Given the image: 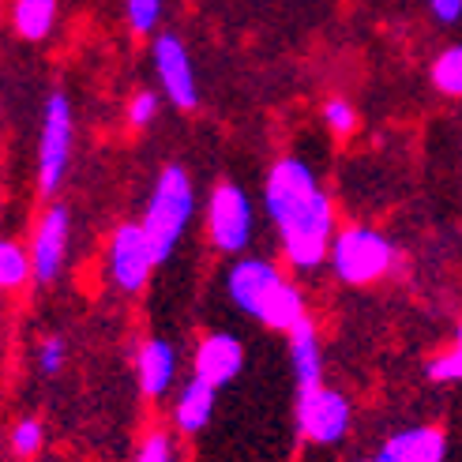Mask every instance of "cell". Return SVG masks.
Segmentation results:
<instances>
[{"mask_svg": "<svg viewBox=\"0 0 462 462\" xmlns=\"http://www.w3.org/2000/svg\"><path fill=\"white\" fill-rule=\"evenodd\" d=\"M263 211L293 271H316L328 263L335 241V203L305 158L286 154L267 170Z\"/></svg>", "mask_w": 462, "mask_h": 462, "instance_id": "1", "label": "cell"}, {"mask_svg": "<svg viewBox=\"0 0 462 462\" xmlns=\"http://www.w3.org/2000/svg\"><path fill=\"white\" fill-rule=\"evenodd\" d=\"M226 293L245 316L260 319L271 331H293L301 319H309L305 293L297 290L279 263L260 256H241L226 274Z\"/></svg>", "mask_w": 462, "mask_h": 462, "instance_id": "2", "label": "cell"}, {"mask_svg": "<svg viewBox=\"0 0 462 462\" xmlns=\"http://www.w3.org/2000/svg\"><path fill=\"white\" fill-rule=\"evenodd\" d=\"M192 211H196V189H192V177L184 166H166L158 177H154V189L147 196V207H143V234L151 241V252H154V263H166L184 229L192 222Z\"/></svg>", "mask_w": 462, "mask_h": 462, "instance_id": "3", "label": "cell"}, {"mask_svg": "<svg viewBox=\"0 0 462 462\" xmlns=\"http://www.w3.org/2000/svg\"><path fill=\"white\" fill-rule=\"evenodd\" d=\"M328 263H331L338 282H346V286H373V282L387 279V274L395 271L399 248L373 226H346V229H335Z\"/></svg>", "mask_w": 462, "mask_h": 462, "instance_id": "4", "label": "cell"}, {"mask_svg": "<svg viewBox=\"0 0 462 462\" xmlns=\"http://www.w3.org/2000/svg\"><path fill=\"white\" fill-rule=\"evenodd\" d=\"M203 222H207V237H211V245L218 252L241 256L252 245V234H256V207H252L245 189L222 180V184H215V192L207 196Z\"/></svg>", "mask_w": 462, "mask_h": 462, "instance_id": "5", "label": "cell"}, {"mask_svg": "<svg viewBox=\"0 0 462 462\" xmlns=\"http://www.w3.org/2000/svg\"><path fill=\"white\" fill-rule=\"evenodd\" d=\"M72 143H76V121H72V102L64 90H53L45 98L42 113V135H38V189L53 196L72 162Z\"/></svg>", "mask_w": 462, "mask_h": 462, "instance_id": "6", "label": "cell"}, {"mask_svg": "<svg viewBox=\"0 0 462 462\" xmlns=\"http://www.w3.org/2000/svg\"><path fill=\"white\" fill-rule=\"evenodd\" d=\"M350 421H354V406L342 391L328 383L297 391V432H301V440L316 448H331L350 432Z\"/></svg>", "mask_w": 462, "mask_h": 462, "instance_id": "7", "label": "cell"}, {"mask_svg": "<svg viewBox=\"0 0 462 462\" xmlns=\"http://www.w3.org/2000/svg\"><path fill=\"white\" fill-rule=\"evenodd\" d=\"M154 252L140 222H125L109 237V279L125 293H140L154 271Z\"/></svg>", "mask_w": 462, "mask_h": 462, "instance_id": "8", "label": "cell"}, {"mask_svg": "<svg viewBox=\"0 0 462 462\" xmlns=\"http://www.w3.org/2000/svg\"><path fill=\"white\" fill-rule=\"evenodd\" d=\"M68 245H72V215L64 203L45 207V215L34 226V241H31V274L34 282L50 286L57 282V274L64 271L68 260Z\"/></svg>", "mask_w": 462, "mask_h": 462, "instance_id": "9", "label": "cell"}, {"mask_svg": "<svg viewBox=\"0 0 462 462\" xmlns=\"http://www.w3.org/2000/svg\"><path fill=\"white\" fill-rule=\"evenodd\" d=\"M151 57H154L162 95H166L177 109H196L199 106V83H196V68H192L189 50H184V42L177 34H154Z\"/></svg>", "mask_w": 462, "mask_h": 462, "instance_id": "10", "label": "cell"}, {"mask_svg": "<svg viewBox=\"0 0 462 462\" xmlns=\"http://www.w3.org/2000/svg\"><path fill=\"white\" fill-rule=\"evenodd\" d=\"M245 368V346L234 331H211L203 335L196 346V357H192V376L211 383L215 391L234 383L237 373Z\"/></svg>", "mask_w": 462, "mask_h": 462, "instance_id": "11", "label": "cell"}, {"mask_svg": "<svg viewBox=\"0 0 462 462\" xmlns=\"http://www.w3.org/2000/svg\"><path fill=\"white\" fill-rule=\"evenodd\" d=\"M380 455L387 462H444L448 458V436L436 425H410L395 436H387Z\"/></svg>", "mask_w": 462, "mask_h": 462, "instance_id": "12", "label": "cell"}, {"mask_svg": "<svg viewBox=\"0 0 462 462\" xmlns=\"http://www.w3.org/2000/svg\"><path fill=\"white\" fill-rule=\"evenodd\" d=\"M135 376H140V391L147 399L170 395L177 383V350L166 338H147L135 354Z\"/></svg>", "mask_w": 462, "mask_h": 462, "instance_id": "13", "label": "cell"}, {"mask_svg": "<svg viewBox=\"0 0 462 462\" xmlns=\"http://www.w3.org/2000/svg\"><path fill=\"white\" fill-rule=\"evenodd\" d=\"M290 365H293L297 391L323 383V346H319V331L312 319H301L290 331Z\"/></svg>", "mask_w": 462, "mask_h": 462, "instance_id": "14", "label": "cell"}, {"mask_svg": "<svg viewBox=\"0 0 462 462\" xmlns=\"http://www.w3.org/2000/svg\"><path fill=\"white\" fill-rule=\"evenodd\" d=\"M215 399L218 391L203 380H184V387L177 391V402H173V421L180 432H203L215 418Z\"/></svg>", "mask_w": 462, "mask_h": 462, "instance_id": "15", "label": "cell"}, {"mask_svg": "<svg viewBox=\"0 0 462 462\" xmlns=\"http://www.w3.org/2000/svg\"><path fill=\"white\" fill-rule=\"evenodd\" d=\"M12 27L23 42H45L57 27V0H15Z\"/></svg>", "mask_w": 462, "mask_h": 462, "instance_id": "16", "label": "cell"}, {"mask_svg": "<svg viewBox=\"0 0 462 462\" xmlns=\"http://www.w3.org/2000/svg\"><path fill=\"white\" fill-rule=\"evenodd\" d=\"M31 279H34L31 274V252L23 245H15V241L0 237V293L27 286Z\"/></svg>", "mask_w": 462, "mask_h": 462, "instance_id": "17", "label": "cell"}, {"mask_svg": "<svg viewBox=\"0 0 462 462\" xmlns=\"http://www.w3.org/2000/svg\"><path fill=\"white\" fill-rule=\"evenodd\" d=\"M432 87L448 98H462V45H448V50L432 60L429 68Z\"/></svg>", "mask_w": 462, "mask_h": 462, "instance_id": "18", "label": "cell"}, {"mask_svg": "<svg viewBox=\"0 0 462 462\" xmlns=\"http://www.w3.org/2000/svg\"><path fill=\"white\" fill-rule=\"evenodd\" d=\"M425 376L432 383H462V319L455 328V338H451V350L436 354L429 365H425Z\"/></svg>", "mask_w": 462, "mask_h": 462, "instance_id": "19", "label": "cell"}, {"mask_svg": "<svg viewBox=\"0 0 462 462\" xmlns=\"http://www.w3.org/2000/svg\"><path fill=\"white\" fill-rule=\"evenodd\" d=\"M125 19H128V27L132 34H154L158 27V19H162V0H125Z\"/></svg>", "mask_w": 462, "mask_h": 462, "instance_id": "20", "label": "cell"}, {"mask_svg": "<svg viewBox=\"0 0 462 462\" xmlns=\"http://www.w3.org/2000/svg\"><path fill=\"white\" fill-rule=\"evenodd\" d=\"M42 444H45V429H42L38 418L15 421V429H12V451H15L19 458H34V455L42 451Z\"/></svg>", "mask_w": 462, "mask_h": 462, "instance_id": "21", "label": "cell"}, {"mask_svg": "<svg viewBox=\"0 0 462 462\" xmlns=\"http://www.w3.org/2000/svg\"><path fill=\"white\" fill-rule=\"evenodd\" d=\"M323 125L335 135H354L357 128V109L350 98H328L323 102Z\"/></svg>", "mask_w": 462, "mask_h": 462, "instance_id": "22", "label": "cell"}, {"mask_svg": "<svg viewBox=\"0 0 462 462\" xmlns=\"http://www.w3.org/2000/svg\"><path fill=\"white\" fill-rule=\"evenodd\" d=\"M38 368H42V376H57L60 368H64V357H68V346L60 335H45L38 342Z\"/></svg>", "mask_w": 462, "mask_h": 462, "instance_id": "23", "label": "cell"}, {"mask_svg": "<svg viewBox=\"0 0 462 462\" xmlns=\"http://www.w3.org/2000/svg\"><path fill=\"white\" fill-rule=\"evenodd\" d=\"M158 117V95L154 90H135L128 102V125L132 128H147Z\"/></svg>", "mask_w": 462, "mask_h": 462, "instance_id": "24", "label": "cell"}, {"mask_svg": "<svg viewBox=\"0 0 462 462\" xmlns=\"http://www.w3.org/2000/svg\"><path fill=\"white\" fill-rule=\"evenodd\" d=\"M135 462H173V440L170 432H151L135 451Z\"/></svg>", "mask_w": 462, "mask_h": 462, "instance_id": "25", "label": "cell"}, {"mask_svg": "<svg viewBox=\"0 0 462 462\" xmlns=\"http://www.w3.org/2000/svg\"><path fill=\"white\" fill-rule=\"evenodd\" d=\"M429 12L436 23H458L462 19V0H429Z\"/></svg>", "mask_w": 462, "mask_h": 462, "instance_id": "26", "label": "cell"}, {"mask_svg": "<svg viewBox=\"0 0 462 462\" xmlns=\"http://www.w3.org/2000/svg\"><path fill=\"white\" fill-rule=\"evenodd\" d=\"M357 462H387L383 455H368V458H357Z\"/></svg>", "mask_w": 462, "mask_h": 462, "instance_id": "27", "label": "cell"}]
</instances>
